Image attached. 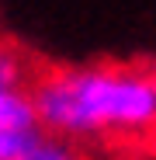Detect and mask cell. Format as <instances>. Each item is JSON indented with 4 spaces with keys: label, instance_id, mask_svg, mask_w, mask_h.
I'll return each instance as SVG.
<instances>
[{
    "label": "cell",
    "instance_id": "1",
    "mask_svg": "<svg viewBox=\"0 0 156 160\" xmlns=\"http://www.w3.org/2000/svg\"><path fill=\"white\" fill-rule=\"evenodd\" d=\"M31 104L38 125L63 139H142L156 132V73L83 66L42 77Z\"/></svg>",
    "mask_w": 156,
    "mask_h": 160
},
{
    "label": "cell",
    "instance_id": "2",
    "mask_svg": "<svg viewBox=\"0 0 156 160\" xmlns=\"http://www.w3.org/2000/svg\"><path fill=\"white\" fill-rule=\"evenodd\" d=\"M0 125L4 129H35L38 115L31 94H24L21 87H0Z\"/></svg>",
    "mask_w": 156,
    "mask_h": 160
},
{
    "label": "cell",
    "instance_id": "3",
    "mask_svg": "<svg viewBox=\"0 0 156 160\" xmlns=\"http://www.w3.org/2000/svg\"><path fill=\"white\" fill-rule=\"evenodd\" d=\"M21 160H83L63 136H35V143L21 153Z\"/></svg>",
    "mask_w": 156,
    "mask_h": 160
},
{
    "label": "cell",
    "instance_id": "4",
    "mask_svg": "<svg viewBox=\"0 0 156 160\" xmlns=\"http://www.w3.org/2000/svg\"><path fill=\"white\" fill-rule=\"evenodd\" d=\"M38 136V125L35 129H4L0 125V160H21V153L28 150Z\"/></svg>",
    "mask_w": 156,
    "mask_h": 160
},
{
    "label": "cell",
    "instance_id": "5",
    "mask_svg": "<svg viewBox=\"0 0 156 160\" xmlns=\"http://www.w3.org/2000/svg\"><path fill=\"white\" fill-rule=\"evenodd\" d=\"M24 80V63L14 49L0 45V87H21Z\"/></svg>",
    "mask_w": 156,
    "mask_h": 160
}]
</instances>
